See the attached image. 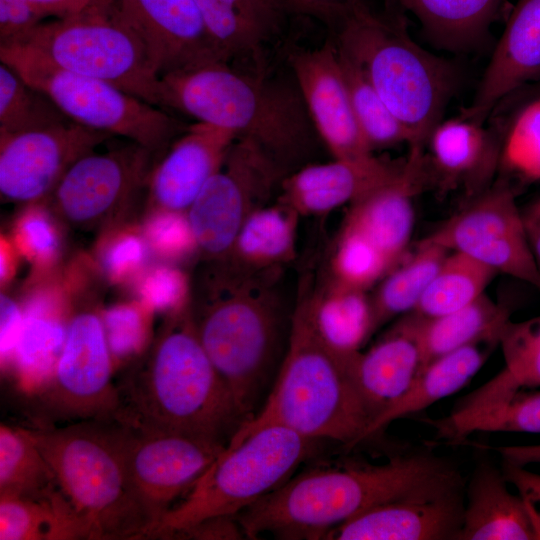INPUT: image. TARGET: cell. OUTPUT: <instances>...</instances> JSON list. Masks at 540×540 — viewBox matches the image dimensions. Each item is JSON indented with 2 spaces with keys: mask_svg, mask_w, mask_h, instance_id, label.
<instances>
[{
  "mask_svg": "<svg viewBox=\"0 0 540 540\" xmlns=\"http://www.w3.org/2000/svg\"><path fill=\"white\" fill-rule=\"evenodd\" d=\"M148 245L140 230L118 229L100 243L98 257L101 269L114 282H123L144 270Z\"/></svg>",
  "mask_w": 540,
  "mask_h": 540,
  "instance_id": "cell-48",
  "label": "cell"
},
{
  "mask_svg": "<svg viewBox=\"0 0 540 540\" xmlns=\"http://www.w3.org/2000/svg\"><path fill=\"white\" fill-rule=\"evenodd\" d=\"M214 262L198 312L191 311L201 344L245 423L255 415L281 350L279 271L252 272L227 260Z\"/></svg>",
  "mask_w": 540,
  "mask_h": 540,
  "instance_id": "cell-4",
  "label": "cell"
},
{
  "mask_svg": "<svg viewBox=\"0 0 540 540\" xmlns=\"http://www.w3.org/2000/svg\"><path fill=\"white\" fill-rule=\"evenodd\" d=\"M502 472L508 483L517 489L521 497L537 540H540V475L528 471L524 466L502 461Z\"/></svg>",
  "mask_w": 540,
  "mask_h": 540,
  "instance_id": "cell-51",
  "label": "cell"
},
{
  "mask_svg": "<svg viewBox=\"0 0 540 540\" xmlns=\"http://www.w3.org/2000/svg\"><path fill=\"white\" fill-rule=\"evenodd\" d=\"M141 230L150 249L156 254L179 260L198 251L186 212L152 209Z\"/></svg>",
  "mask_w": 540,
  "mask_h": 540,
  "instance_id": "cell-47",
  "label": "cell"
},
{
  "mask_svg": "<svg viewBox=\"0 0 540 540\" xmlns=\"http://www.w3.org/2000/svg\"><path fill=\"white\" fill-rule=\"evenodd\" d=\"M505 325L439 357L419 371L407 392L367 427L363 440L392 421L419 412L464 387L500 344Z\"/></svg>",
  "mask_w": 540,
  "mask_h": 540,
  "instance_id": "cell-28",
  "label": "cell"
},
{
  "mask_svg": "<svg viewBox=\"0 0 540 540\" xmlns=\"http://www.w3.org/2000/svg\"><path fill=\"white\" fill-rule=\"evenodd\" d=\"M390 270L381 251L360 232L343 226L331 259V280L367 291Z\"/></svg>",
  "mask_w": 540,
  "mask_h": 540,
  "instance_id": "cell-42",
  "label": "cell"
},
{
  "mask_svg": "<svg viewBox=\"0 0 540 540\" xmlns=\"http://www.w3.org/2000/svg\"><path fill=\"white\" fill-rule=\"evenodd\" d=\"M139 301L151 312L176 314L189 307L190 285L185 273L171 265L143 270L136 278Z\"/></svg>",
  "mask_w": 540,
  "mask_h": 540,
  "instance_id": "cell-45",
  "label": "cell"
},
{
  "mask_svg": "<svg viewBox=\"0 0 540 540\" xmlns=\"http://www.w3.org/2000/svg\"><path fill=\"white\" fill-rule=\"evenodd\" d=\"M489 448L499 453L502 461L520 466H525L531 463H540V444Z\"/></svg>",
  "mask_w": 540,
  "mask_h": 540,
  "instance_id": "cell-56",
  "label": "cell"
},
{
  "mask_svg": "<svg viewBox=\"0 0 540 540\" xmlns=\"http://www.w3.org/2000/svg\"><path fill=\"white\" fill-rule=\"evenodd\" d=\"M349 361L325 345L312 322L306 297L300 296L271 393L263 408L234 434L278 424L312 439L354 447L363 441L370 419Z\"/></svg>",
  "mask_w": 540,
  "mask_h": 540,
  "instance_id": "cell-5",
  "label": "cell"
},
{
  "mask_svg": "<svg viewBox=\"0 0 540 540\" xmlns=\"http://www.w3.org/2000/svg\"><path fill=\"white\" fill-rule=\"evenodd\" d=\"M523 215L540 216V199L536 200Z\"/></svg>",
  "mask_w": 540,
  "mask_h": 540,
  "instance_id": "cell-60",
  "label": "cell"
},
{
  "mask_svg": "<svg viewBox=\"0 0 540 540\" xmlns=\"http://www.w3.org/2000/svg\"><path fill=\"white\" fill-rule=\"evenodd\" d=\"M140 302L119 303L102 313V321L113 359L138 354L148 340V314Z\"/></svg>",
  "mask_w": 540,
  "mask_h": 540,
  "instance_id": "cell-46",
  "label": "cell"
},
{
  "mask_svg": "<svg viewBox=\"0 0 540 540\" xmlns=\"http://www.w3.org/2000/svg\"><path fill=\"white\" fill-rule=\"evenodd\" d=\"M236 139L215 125H189L151 169L147 188L152 209L187 212Z\"/></svg>",
  "mask_w": 540,
  "mask_h": 540,
  "instance_id": "cell-21",
  "label": "cell"
},
{
  "mask_svg": "<svg viewBox=\"0 0 540 540\" xmlns=\"http://www.w3.org/2000/svg\"><path fill=\"white\" fill-rule=\"evenodd\" d=\"M299 217L279 200L256 209L243 223L224 260L247 271H279L295 256Z\"/></svg>",
  "mask_w": 540,
  "mask_h": 540,
  "instance_id": "cell-32",
  "label": "cell"
},
{
  "mask_svg": "<svg viewBox=\"0 0 540 540\" xmlns=\"http://www.w3.org/2000/svg\"><path fill=\"white\" fill-rule=\"evenodd\" d=\"M113 418L133 429L225 441L244 423L198 337L190 306L170 315L117 388Z\"/></svg>",
  "mask_w": 540,
  "mask_h": 540,
  "instance_id": "cell-3",
  "label": "cell"
},
{
  "mask_svg": "<svg viewBox=\"0 0 540 540\" xmlns=\"http://www.w3.org/2000/svg\"><path fill=\"white\" fill-rule=\"evenodd\" d=\"M405 166L406 159L390 161L375 156L362 161L334 158L308 163L285 176L278 200L299 216L328 214L398 178Z\"/></svg>",
  "mask_w": 540,
  "mask_h": 540,
  "instance_id": "cell-22",
  "label": "cell"
},
{
  "mask_svg": "<svg viewBox=\"0 0 540 540\" xmlns=\"http://www.w3.org/2000/svg\"><path fill=\"white\" fill-rule=\"evenodd\" d=\"M522 92L521 100H533L540 97V80L532 85L529 89H524Z\"/></svg>",
  "mask_w": 540,
  "mask_h": 540,
  "instance_id": "cell-59",
  "label": "cell"
},
{
  "mask_svg": "<svg viewBox=\"0 0 540 540\" xmlns=\"http://www.w3.org/2000/svg\"><path fill=\"white\" fill-rule=\"evenodd\" d=\"M1 254H0V278L1 282L8 281L13 272L15 271V254H17V249L14 246L13 242L8 241L6 238L1 239Z\"/></svg>",
  "mask_w": 540,
  "mask_h": 540,
  "instance_id": "cell-57",
  "label": "cell"
},
{
  "mask_svg": "<svg viewBox=\"0 0 540 540\" xmlns=\"http://www.w3.org/2000/svg\"><path fill=\"white\" fill-rule=\"evenodd\" d=\"M152 152L131 142L75 161L47 198L55 212L77 227H93L124 211L147 187Z\"/></svg>",
  "mask_w": 540,
  "mask_h": 540,
  "instance_id": "cell-15",
  "label": "cell"
},
{
  "mask_svg": "<svg viewBox=\"0 0 540 540\" xmlns=\"http://www.w3.org/2000/svg\"><path fill=\"white\" fill-rule=\"evenodd\" d=\"M19 45L65 70L111 83L163 109L161 77L141 40L108 0H92L73 15L45 20Z\"/></svg>",
  "mask_w": 540,
  "mask_h": 540,
  "instance_id": "cell-9",
  "label": "cell"
},
{
  "mask_svg": "<svg viewBox=\"0 0 540 540\" xmlns=\"http://www.w3.org/2000/svg\"><path fill=\"white\" fill-rule=\"evenodd\" d=\"M285 14L313 18L334 33L366 0H276Z\"/></svg>",
  "mask_w": 540,
  "mask_h": 540,
  "instance_id": "cell-50",
  "label": "cell"
},
{
  "mask_svg": "<svg viewBox=\"0 0 540 540\" xmlns=\"http://www.w3.org/2000/svg\"><path fill=\"white\" fill-rule=\"evenodd\" d=\"M540 289L523 214L505 181L492 184L425 237Z\"/></svg>",
  "mask_w": 540,
  "mask_h": 540,
  "instance_id": "cell-12",
  "label": "cell"
},
{
  "mask_svg": "<svg viewBox=\"0 0 540 540\" xmlns=\"http://www.w3.org/2000/svg\"><path fill=\"white\" fill-rule=\"evenodd\" d=\"M430 188L425 152L409 151L403 173L350 204L343 226L367 237L390 269L404 257L414 224V197Z\"/></svg>",
  "mask_w": 540,
  "mask_h": 540,
  "instance_id": "cell-24",
  "label": "cell"
},
{
  "mask_svg": "<svg viewBox=\"0 0 540 540\" xmlns=\"http://www.w3.org/2000/svg\"><path fill=\"white\" fill-rule=\"evenodd\" d=\"M287 62L314 127L336 159L371 158L355 118L335 41L313 49L292 48Z\"/></svg>",
  "mask_w": 540,
  "mask_h": 540,
  "instance_id": "cell-18",
  "label": "cell"
},
{
  "mask_svg": "<svg viewBox=\"0 0 540 540\" xmlns=\"http://www.w3.org/2000/svg\"><path fill=\"white\" fill-rule=\"evenodd\" d=\"M537 339H540V316L520 323L509 320L503 329L500 344L505 352Z\"/></svg>",
  "mask_w": 540,
  "mask_h": 540,
  "instance_id": "cell-54",
  "label": "cell"
},
{
  "mask_svg": "<svg viewBox=\"0 0 540 540\" xmlns=\"http://www.w3.org/2000/svg\"><path fill=\"white\" fill-rule=\"evenodd\" d=\"M161 82L164 109L254 141L288 174L311 163L322 143L294 79L211 61L162 75Z\"/></svg>",
  "mask_w": 540,
  "mask_h": 540,
  "instance_id": "cell-2",
  "label": "cell"
},
{
  "mask_svg": "<svg viewBox=\"0 0 540 540\" xmlns=\"http://www.w3.org/2000/svg\"><path fill=\"white\" fill-rule=\"evenodd\" d=\"M0 60L70 120L124 137L152 153L167 148L188 127L164 109L111 83L65 70L28 46H0Z\"/></svg>",
  "mask_w": 540,
  "mask_h": 540,
  "instance_id": "cell-10",
  "label": "cell"
},
{
  "mask_svg": "<svg viewBox=\"0 0 540 540\" xmlns=\"http://www.w3.org/2000/svg\"><path fill=\"white\" fill-rule=\"evenodd\" d=\"M47 19L29 0H0V46L22 44Z\"/></svg>",
  "mask_w": 540,
  "mask_h": 540,
  "instance_id": "cell-49",
  "label": "cell"
},
{
  "mask_svg": "<svg viewBox=\"0 0 540 540\" xmlns=\"http://www.w3.org/2000/svg\"><path fill=\"white\" fill-rule=\"evenodd\" d=\"M449 253L424 238L413 253L383 276L370 296L375 331L389 320L414 310Z\"/></svg>",
  "mask_w": 540,
  "mask_h": 540,
  "instance_id": "cell-35",
  "label": "cell"
},
{
  "mask_svg": "<svg viewBox=\"0 0 540 540\" xmlns=\"http://www.w3.org/2000/svg\"><path fill=\"white\" fill-rule=\"evenodd\" d=\"M317 441L278 424L232 435L188 496L164 515L154 538H174L208 518L236 516L291 478Z\"/></svg>",
  "mask_w": 540,
  "mask_h": 540,
  "instance_id": "cell-8",
  "label": "cell"
},
{
  "mask_svg": "<svg viewBox=\"0 0 540 540\" xmlns=\"http://www.w3.org/2000/svg\"><path fill=\"white\" fill-rule=\"evenodd\" d=\"M30 432L89 539L150 538L132 486L125 427L115 418Z\"/></svg>",
  "mask_w": 540,
  "mask_h": 540,
  "instance_id": "cell-6",
  "label": "cell"
},
{
  "mask_svg": "<svg viewBox=\"0 0 540 540\" xmlns=\"http://www.w3.org/2000/svg\"><path fill=\"white\" fill-rule=\"evenodd\" d=\"M502 143L495 129L461 116L441 121L425 148L430 187L442 193L461 188L467 200L484 192L501 161Z\"/></svg>",
  "mask_w": 540,
  "mask_h": 540,
  "instance_id": "cell-20",
  "label": "cell"
},
{
  "mask_svg": "<svg viewBox=\"0 0 540 540\" xmlns=\"http://www.w3.org/2000/svg\"><path fill=\"white\" fill-rule=\"evenodd\" d=\"M334 41L361 65L407 129L409 150L425 151L458 84L453 63L423 49L403 24L375 13L368 4L344 20Z\"/></svg>",
  "mask_w": 540,
  "mask_h": 540,
  "instance_id": "cell-7",
  "label": "cell"
},
{
  "mask_svg": "<svg viewBox=\"0 0 540 540\" xmlns=\"http://www.w3.org/2000/svg\"><path fill=\"white\" fill-rule=\"evenodd\" d=\"M337 51L354 115L370 150L409 145V132L385 104L361 65L338 45Z\"/></svg>",
  "mask_w": 540,
  "mask_h": 540,
  "instance_id": "cell-36",
  "label": "cell"
},
{
  "mask_svg": "<svg viewBox=\"0 0 540 540\" xmlns=\"http://www.w3.org/2000/svg\"><path fill=\"white\" fill-rule=\"evenodd\" d=\"M473 432L540 433V392L518 391L459 422L437 428L438 436L452 443Z\"/></svg>",
  "mask_w": 540,
  "mask_h": 540,
  "instance_id": "cell-41",
  "label": "cell"
},
{
  "mask_svg": "<svg viewBox=\"0 0 540 540\" xmlns=\"http://www.w3.org/2000/svg\"><path fill=\"white\" fill-rule=\"evenodd\" d=\"M465 507L461 476L376 505L334 527L324 539H458Z\"/></svg>",
  "mask_w": 540,
  "mask_h": 540,
  "instance_id": "cell-17",
  "label": "cell"
},
{
  "mask_svg": "<svg viewBox=\"0 0 540 540\" xmlns=\"http://www.w3.org/2000/svg\"><path fill=\"white\" fill-rule=\"evenodd\" d=\"M112 359L100 313L78 309L69 316L54 373L40 392L60 416L111 418L118 402L111 381Z\"/></svg>",
  "mask_w": 540,
  "mask_h": 540,
  "instance_id": "cell-14",
  "label": "cell"
},
{
  "mask_svg": "<svg viewBox=\"0 0 540 540\" xmlns=\"http://www.w3.org/2000/svg\"><path fill=\"white\" fill-rule=\"evenodd\" d=\"M48 212L39 202L28 204L15 222L11 239L18 253L40 268L52 266L60 255V232Z\"/></svg>",
  "mask_w": 540,
  "mask_h": 540,
  "instance_id": "cell-43",
  "label": "cell"
},
{
  "mask_svg": "<svg viewBox=\"0 0 540 540\" xmlns=\"http://www.w3.org/2000/svg\"><path fill=\"white\" fill-rule=\"evenodd\" d=\"M419 367L417 341L402 319L370 349L351 358L349 368L369 425L407 392Z\"/></svg>",
  "mask_w": 540,
  "mask_h": 540,
  "instance_id": "cell-25",
  "label": "cell"
},
{
  "mask_svg": "<svg viewBox=\"0 0 540 540\" xmlns=\"http://www.w3.org/2000/svg\"><path fill=\"white\" fill-rule=\"evenodd\" d=\"M220 59L260 56L280 30L285 12L275 0H195Z\"/></svg>",
  "mask_w": 540,
  "mask_h": 540,
  "instance_id": "cell-29",
  "label": "cell"
},
{
  "mask_svg": "<svg viewBox=\"0 0 540 540\" xmlns=\"http://www.w3.org/2000/svg\"><path fill=\"white\" fill-rule=\"evenodd\" d=\"M530 248L540 276V216L523 215Z\"/></svg>",
  "mask_w": 540,
  "mask_h": 540,
  "instance_id": "cell-58",
  "label": "cell"
},
{
  "mask_svg": "<svg viewBox=\"0 0 540 540\" xmlns=\"http://www.w3.org/2000/svg\"><path fill=\"white\" fill-rule=\"evenodd\" d=\"M123 426L132 486L150 522V538H154L160 521L172 508L171 503L191 490L227 443Z\"/></svg>",
  "mask_w": 540,
  "mask_h": 540,
  "instance_id": "cell-13",
  "label": "cell"
},
{
  "mask_svg": "<svg viewBox=\"0 0 540 540\" xmlns=\"http://www.w3.org/2000/svg\"><path fill=\"white\" fill-rule=\"evenodd\" d=\"M501 162L526 178L540 179V97L531 100L511 124L502 143Z\"/></svg>",
  "mask_w": 540,
  "mask_h": 540,
  "instance_id": "cell-44",
  "label": "cell"
},
{
  "mask_svg": "<svg viewBox=\"0 0 540 540\" xmlns=\"http://www.w3.org/2000/svg\"><path fill=\"white\" fill-rule=\"evenodd\" d=\"M110 137L72 120L0 133L2 199L28 204L44 201L75 161Z\"/></svg>",
  "mask_w": 540,
  "mask_h": 540,
  "instance_id": "cell-16",
  "label": "cell"
},
{
  "mask_svg": "<svg viewBox=\"0 0 540 540\" xmlns=\"http://www.w3.org/2000/svg\"><path fill=\"white\" fill-rule=\"evenodd\" d=\"M438 47L462 51L481 43L502 0H395Z\"/></svg>",
  "mask_w": 540,
  "mask_h": 540,
  "instance_id": "cell-34",
  "label": "cell"
},
{
  "mask_svg": "<svg viewBox=\"0 0 540 540\" xmlns=\"http://www.w3.org/2000/svg\"><path fill=\"white\" fill-rule=\"evenodd\" d=\"M23 309L8 295L0 296V356L2 365L10 363L23 324Z\"/></svg>",
  "mask_w": 540,
  "mask_h": 540,
  "instance_id": "cell-52",
  "label": "cell"
},
{
  "mask_svg": "<svg viewBox=\"0 0 540 540\" xmlns=\"http://www.w3.org/2000/svg\"><path fill=\"white\" fill-rule=\"evenodd\" d=\"M116 16L141 40L161 77L222 61L211 44L195 0H108Z\"/></svg>",
  "mask_w": 540,
  "mask_h": 540,
  "instance_id": "cell-19",
  "label": "cell"
},
{
  "mask_svg": "<svg viewBox=\"0 0 540 540\" xmlns=\"http://www.w3.org/2000/svg\"><path fill=\"white\" fill-rule=\"evenodd\" d=\"M75 539L88 533L59 488L36 498L0 496V540Z\"/></svg>",
  "mask_w": 540,
  "mask_h": 540,
  "instance_id": "cell-33",
  "label": "cell"
},
{
  "mask_svg": "<svg viewBox=\"0 0 540 540\" xmlns=\"http://www.w3.org/2000/svg\"><path fill=\"white\" fill-rule=\"evenodd\" d=\"M496 274L474 259L450 251L411 312L434 317L458 310L483 295Z\"/></svg>",
  "mask_w": 540,
  "mask_h": 540,
  "instance_id": "cell-38",
  "label": "cell"
},
{
  "mask_svg": "<svg viewBox=\"0 0 540 540\" xmlns=\"http://www.w3.org/2000/svg\"><path fill=\"white\" fill-rule=\"evenodd\" d=\"M276 1V0H275ZM277 2V1H276Z\"/></svg>",
  "mask_w": 540,
  "mask_h": 540,
  "instance_id": "cell-61",
  "label": "cell"
},
{
  "mask_svg": "<svg viewBox=\"0 0 540 540\" xmlns=\"http://www.w3.org/2000/svg\"><path fill=\"white\" fill-rule=\"evenodd\" d=\"M286 175L257 143L236 139L186 212L198 252L212 261L226 259L245 220L268 204Z\"/></svg>",
  "mask_w": 540,
  "mask_h": 540,
  "instance_id": "cell-11",
  "label": "cell"
},
{
  "mask_svg": "<svg viewBox=\"0 0 540 540\" xmlns=\"http://www.w3.org/2000/svg\"><path fill=\"white\" fill-rule=\"evenodd\" d=\"M502 472L488 460L477 463L465 492L459 540H537L526 507Z\"/></svg>",
  "mask_w": 540,
  "mask_h": 540,
  "instance_id": "cell-27",
  "label": "cell"
},
{
  "mask_svg": "<svg viewBox=\"0 0 540 540\" xmlns=\"http://www.w3.org/2000/svg\"><path fill=\"white\" fill-rule=\"evenodd\" d=\"M58 487L30 429L0 426V496L36 498Z\"/></svg>",
  "mask_w": 540,
  "mask_h": 540,
  "instance_id": "cell-37",
  "label": "cell"
},
{
  "mask_svg": "<svg viewBox=\"0 0 540 540\" xmlns=\"http://www.w3.org/2000/svg\"><path fill=\"white\" fill-rule=\"evenodd\" d=\"M460 476L428 452L383 464L347 463L309 469L289 478L235 517L247 538L324 539L334 527L387 501Z\"/></svg>",
  "mask_w": 540,
  "mask_h": 540,
  "instance_id": "cell-1",
  "label": "cell"
},
{
  "mask_svg": "<svg viewBox=\"0 0 540 540\" xmlns=\"http://www.w3.org/2000/svg\"><path fill=\"white\" fill-rule=\"evenodd\" d=\"M245 535L235 516H218L202 520L179 532L182 539H242Z\"/></svg>",
  "mask_w": 540,
  "mask_h": 540,
  "instance_id": "cell-53",
  "label": "cell"
},
{
  "mask_svg": "<svg viewBox=\"0 0 540 540\" xmlns=\"http://www.w3.org/2000/svg\"><path fill=\"white\" fill-rule=\"evenodd\" d=\"M47 18H64L73 15L92 0H29Z\"/></svg>",
  "mask_w": 540,
  "mask_h": 540,
  "instance_id": "cell-55",
  "label": "cell"
},
{
  "mask_svg": "<svg viewBox=\"0 0 540 540\" xmlns=\"http://www.w3.org/2000/svg\"><path fill=\"white\" fill-rule=\"evenodd\" d=\"M503 354L506 367L483 387L460 401L448 416L451 421H461L510 397L522 387L540 386V339Z\"/></svg>",
  "mask_w": 540,
  "mask_h": 540,
  "instance_id": "cell-40",
  "label": "cell"
},
{
  "mask_svg": "<svg viewBox=\"0 0 540 540\" xmlns=\"http://www.w3.org/2000/svg\"><path fill=\"white\" fill-rule=\"evenodd\" d=\"M536 79L540 80V0H518L475 96L460 116L484 124L503 100Z\"/></svg>",
  "mask_w": 540,
  "mask_h": 540,
  "instance_id": "cell-23",
  "label": "cell"
},
{
  "mask_svg": "<svg viewBox=\"0 0 540 540\" xmlns=\"http://www.w3.org/2000/svg\"><path fill=\"white\" fill-rule=\"evenodd\" d=\"M367 291L330 280L306 301L314 327L335 354L350 359L375 332L373 311Z\"/></svg>",
  "mask_w": 540,
  "mask_h": 540,
  "instance_id": "cell-30",
  "label": "cell"
},
{
  "mask_svg": "<svg viewBox=\"0 0 540 540\" xmlns=\"http://www.w3.org/2000/svg\"><path fill=\"white\" fill-rule=\"evenodd\" d=\"M67 118L43 92L28 84L11 66L0 64V133H20Z\"/></svg>",
  "mask_w": 540,
  "mask_h": 540,
  "instance_id": "cell-39",
  "label": "cell"
},
{
  "mask_svg": "<svg viewBox=\"0 0 540 540\" xmlns=\"http://www.w3.org/2000/svg\"><path fill=\"white\" fill-rule=\"evenodd\" d=\"M23 314L11 363L22 387L40 392L54 373L70 314L60 288L52 285L35 289L24 304Z\"/></svg>",
  "mask_w": 540,
  "mask_h": 540,
  "instance_id": "cell-26",
  "label": "cell"
},
{
  "mask_svg": "<svg viewBox=\"0 0 540 540\" xmlns=\"http://www.w3.org/2000/svg\"><path fill=\"white\" fill-rule=\"evenodd\" d=\"M509 316L506 307L484 293L470 304L443 315L423 317L410 312L402 320L419 347V372L439 357L505 325Z\"/></svg>",
  "mask_w": 540,
  "mask_h": 540,
  "instance_id": "cell-31",
  "label": "cell"
}]
</instances>
